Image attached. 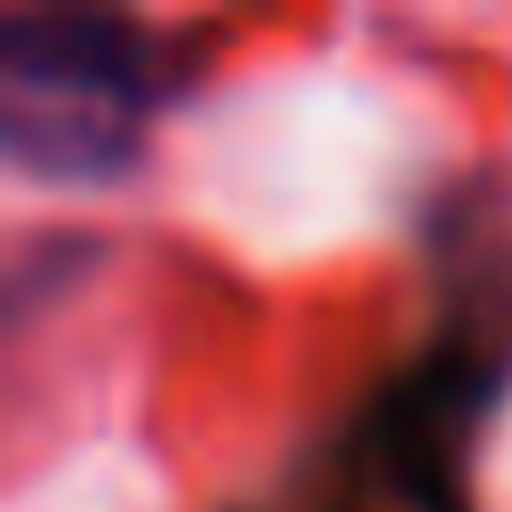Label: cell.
I'll list each match as a JSON object with an SVG mask.
<instances>
[{
  "mask_svg": "<svg viewBox=\"0 0 512 512\" xmlns=\"http://www.w3.org/2000/svg\"><path fill=\"white\" fill-rule=\"evenodd\" d=\"M144 120V40L120 16L32 8L0 24V136L24 168H120Z\"/></svg>",
  "mask_w": 512,
  "mask_h": 512,
  "instance_id": "obj_1",
  "label": "cell"
}]
</instances>
